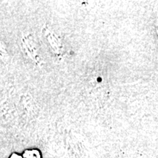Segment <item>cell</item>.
<instances>
[{"mask_svg":"<svg viewBox=\"0 0 158 158\" xmlns=\"http://www.w3.org/2000/svg\"><path fill=\"white\" fill-rule=\"evenodd\" d=\"M24 158H40V155L37 150H28L23 154Z\"/></svg>","mask_w":158,"mask_h":158,"instance_id":"obj_1","label":"cell"},{"mask_svg":"<svg viewBox=\"0 0 158 158\" xmlns=\"http://www.w3.org/2000/svg\"><path fill=\"white\" fill-rule=\"evenodd\" d=\"M10 158H23V157H21V156H19V155H16V154H13V155L10 157Z\"/></svg>","mask_w":158,"mask_h":158,"instance_id":"obj_2","label":"cell"}]
</instances>
